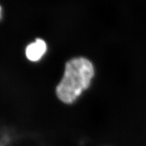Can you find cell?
I'll return each mask as SVG.
<instances>
[{
  "mask_svg": "<svg viewBox=\"0 0 146 146\" xmlns=\"http://www.w3.org/2000/svg\"><path fill=\"white\" fill-rule=\"evenodd\" d=\"M94 75L93 63L84 57L71 59L65 65L63 76L57 86L56 95L64 104H71L91 85Z\"/></svg>",
  "mask_w": 146,
  "mask_h": 146,
  "instance_id": "6da1fadb",
  "label": "cell"
},
{
  "mask_svg": "<svg viewBox=\"0 0 146 146\" xmlns=\"http://www.w3.org/2000/svg\"><path fill=\"white\" fill-rule=\"evenodd\" d=\"M46 49L47 46L44 41L37 38L34 42L27 46L25 49L26 56L31 62H38L43 57Z\"/></svg>",
  "mask_w": 146,
  "mask_h": 146,
  "instance_id": "7a4b0ae2",
  "label": "cell"
},
{
  "mask_svg": "<svg viewBox=\"0 0 146 146\" xmlns=\"http://www.w3.org/2000/svg\"><path fill=\"white\" fill-rule=\"evenodd\" d=\"M2 17H3V9L1 6L0 5V20L2 19Z\"/></svg>",
  "mask_w": 146,
  "mask_h": 146,
  "instance_id": "3957f363",
  "label": "cell"
}]
</instances>
